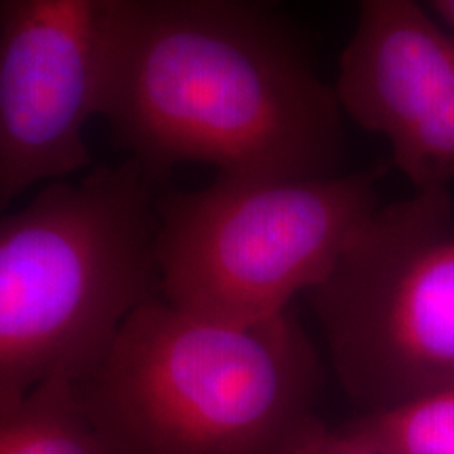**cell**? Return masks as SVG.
I'll use <instances>...</instances> for the list:
<instances>
[{
	"instance_id": "3957f363",
	"label": "cell",
	"mask_w": 454,
	"mask_h": 454,
	"mask_svg": "<svg viewBox=\"0 0 454 454\" xmlns=\"http://www.w3.org/2000/svg\"><path fill=\"white\" fill-rule=\"evenodd\" d=\"M162 190L127 158L0 215V402L53 379L84 381L130 314L160 297Z\"/></svg>"
},
{
	"instance_id": "ba28073f",
	"label": "cell",
	"mask_w": 454,
	"mask_h": 454,
	"mask_svg": "<svg viewBox=\"0 0 454 454\" xmlns=\"http://www.w3.org/2000/svg\"><path fill=\"white\" fill-rule=\"evenodd\" d=\"M0 454H122L84 400L81 385L53 379L0 402Z\"/></svg>"
},
{
	"instance_id": "277c9868",
	"label": "cell",
	"mask_w": 454,
	"mask_h": 454,
	"mask_svg": "<svg viewBox=\"0 0 454 454\" xmlns=\"http://www.w3.org/2000/svg\"><path fill=\"white\" fill-rule=\"evenodd\" d=\"M385 167L325 177L217 175L164 187L156 204L160 299L187 314L253 325L291 309L331 274L381 207Z\"/></svg>"
},
{
	"instance_id": "9c48e42d",
	"label": "cell",
	"mask_w": 454,
	"mask_h": 454,
	"mask_svg": "<svg viewBox=\"0 0 454 454\" xmlns=\"http://www.w3.org/2000/svg\"><path fill=\"white\" fill-rule=\"evenodd\" d=\"M351 425L394 454H454V387L366 412Z\"/></svg>"
},
{
	"instance_id": "6da1fadb",
	"label": "cell",
	"mask_w": 454,
	"mask_h": 454,
	"mask_svg": "<svg viewBox=\"0 0 454 454\" xmlns=\"http://www.w3.org/2000/svg\"><path fill=\"white\" fill-rule=\"evenodd\" d=\"M101 118L167 181L343 173V112L299 34L248 0H121Z\"/></svg>"
},
{
	"instance_id": "8fae6325",
	"label": "cell",
	"mask_w": 454,
	"mask_h": 454,
	"mask_svg": "<svg viewBox=\"0 0 454 454\" xmlns=\"http://www.w3.org/2000/svg\"><path fill=\"white\" fill-rule=\"evenodd\" d=\"M429 7L440 17V24L450 32L454 38V0H427Z\"/></svg>"
},
{
	"instance_id": "7c38bea8",
	"label": "cell",
	"mask_w": 454,
	"mask_h": 454,
	"mask_svg": "<svg viewBox=\"0 0 454 454\" xmlns=\"http://www.w3.org/2000/svg\"><path fill=\"white\" fill-rule=\"evenodd\" d=\"M248 3H254V4H263V7H274L278 0H248Z\"/></svg>"
},
{
	"instance_id": "8992f818",
	"label": "cell",
	"mask_w": 454,
	"mask_h": 454,
	"mask_svg": "<svg viewBox=\"0 0 454 454\" xmlns=\"http://www.w3.org/2000/svg\"><path fill=\"white\" fill-rule=\"evenodd\" d=\"M121 0H0V215L93 167Z\"/></svg>"
},
{
	"instance_id": "52a82bcc",
	"label": "cell",
	"mask_w": 454,
	"mask_h": 454,
	"mask_svg": "<svg viewBox=\"0 0 454 454\" xmlns=\"http://www.w3.org/2000/svg\"><path fill=\"white\" fill-rule=\"evenodd\" d=\"M333 89L343 116L387 141L414 190H450L454 38L419 0H357Z\"/></svg>"
},
{
	"instance_id": "7a4b0ae2",
	"label": "cell",
	"mask_w": 454,
	"mask_h": 454,
	"mask_svg": "<svg viewBox=\"0 0 454 454\" xmlns=\"http://www.w3.org/2000/svg\"><path fill=\"white\" fill-rule=\"evenodd\" d=\"M320 374L291 309L231 325L156 297L78 385L122 454H284L314 419Z\"/></svg>"
},
{
	"instance_id": "30bf717a",
	"label": "cell",
	"mask_w": 454,
	"mask_h": 454,
	"mask_svg": "<svg viewBox=\"0 0 454 454\" xmlns=\"http://www.w3.org/2000/svg\"><path fill=\"white\" fill-rule=\"evenodd\" d=\"M284 454H394L366 435L356 425L345 429H328L317 419H309L294 435Z\"/></svg>"
},
{
	"instance_id": "5b68a950",
	"label": "cell",
	"mask_w": 454,
	"mask_h": 454,
	"mask_svg": "<svg viewBox=\"0 0 454 454\" xmlns=\"http://www.w3.org/2000/svg\"><path fill=\"white\" fill-rule=\"evenodd\" d=\"M305 297L340 385L368 412L454 387L450 190L381 204Z\"/></svg>"
}]
</instances>
